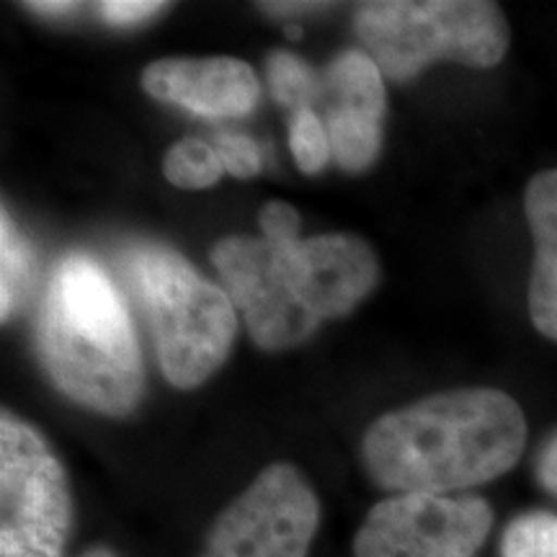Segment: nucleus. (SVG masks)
Instances as JSON below:
<instances>
[{
	"label": "nucleus",
	"instance_id": "nucleus-6",
	"mask_svg": "<svg viewBox=\"0 0 557 557\" xmlns=\"http://www.w3.org/2000/svg\"><path fill=\"white\" fill-rule=\"evenodd\" d=\"M320 500L308 478L274 462L214 519L199 557H308Z\"/></svg>",
	"mask_w": 557,
	"mask_h": 557
},
{
	"label": "nucleus",
	"instance_id": "nucleus-12",
	"mask_svg": "<svg viewBox=\"0 0 557 557\" xmlns=\"http://www.w3.org/2000/svg\"><path fill=\"white\" fill-rule=\"evenodd\" d=\"M524 212L534 238L529 315L542 336L557 341V169L529 181Z\"/></svg>",
	"mask_w": 557,
	"mask_h": 557
},
{
	"label": "nucleus",
	"instance_id": "nucleus-1",
	"mask_svg": "<svg viewBox=\"0 0 557 557\" xmlns=\"http://www.w3.org/2000/svg\"><path fill=\"white\" fill-rule=\"evenodd\" d=\"M527 418L511 395L459 387L389 410L361 438L369 480L393 496H459L517 468Z\"/></svg>",
	"mask_w": 557,
	"mask_h": 557
},
{
	"label": "nucleus",
	"instance_id": "nucleus-17",
	"mask_svg": "<svg viewBox=\"0 0 557 557\" xmlns=\"http://www.w3.org/2000/svg\"><path fill=\"white\" fill-rule=\"evenodd\" d=\"M289 150L295 156L299 171L308 173V176H315L329 165V160L333 158V145L323 116L315 109L295 111L289 122Z\"/></svg>",
	"mask_w": 557,
	"mask_h": 557
},
{
	"label": "nucleus",
	"instance_id": "nucleus-16",
	"mask_svg": "<svg viewBox=\"0 0 557 557\" xmlns=\"http://www.w3.org/2000/svg\"><path fill=\"white\" fill-rule=\"evenodd\" d=\"M500 557H557V513L529 511L506 527Z\"/></svg>",
	"mask_w": 557,
	"mask_h": 557
},
{
	"label": "nucleus",
	"instance_id": "nucleus-9",
	"mask_svg": "<svg viewBox=\"0 0 557 557\" xmlns=\"http://www.w3.org/2000/svg\"><path fill=\"white\" fill-rule=\"evenodd\" d=\"M274 248L292 289L318 320L348 315L380 282L377 256L357 235H315Z\"/></svg>",
	"mask_w": 557,
	"mask_h": 557
},
{
	"label": "nucleus",
	"instance_id": "nucleus-18",
	"mask_svg": "<svg viewBox=\"0 0 557 557\" xmlns=\"http://www.w3.org/2000/svg\"><path fill=\"white\" fill-rule=\"evenodd\" d=\"M214 148H218L222 165H225V173H230V176L235 178L259 176L263 158H261L259 143H256L253 137L240 135V132H222Z\"/></svg>",
	"mask_w": 557,
	"mask_h": 557
},
{
	"label": "nucleus",
	"instance_id": "nucleus-13",
	"mask_svg": "<svg viewBox=\"0 0 557 557\" xmlns=\"http://www.w3.org/2000/svg\"><path fill=\"white\" fill-rule=\"evenodd\" d=\"M37 259L9 209L0 214V318L9 320L29 299Z\"/></svg>",
	"mask_w": 557,
	"mask_h": 557
},
{
	"label": "nucleus",
	"instance_id": "nucleus-23",
	"mask_svg": "<svg viewBox=\"0 0 557 557\" xmlns=\"http://www.w3.org/2000/svg\"><path fill=\"white\" fill-rule=\"evenodd\" d=\"M81 557H116V555L111 553L109 547H94V549H88V553H83Z\"/></svg>",
	"mask_w": 557,
	"mask_h": 557
},
{
	"label": "nucleus",
	"instance_id": "nucleus-20",
	"mask_svg": "<svg viewBox=\"0 0 557 557\" xmlns=\"http://www.w3.org/2000/svg\"><path fill=\"white\" fill-rule=\"evenodd\" d=\"M165 9H169V3H152V0H107V3L96 5L101 18L116 26L143 24V21L158 16Z\"/></svg>",
	"mask_w": 557,
	"mask_h": 557
},
{
	"label": "nucleus",
	"instance_id": "nucleus-7",
	"mask_svg": "<svg viewBox=\"0 0 557 557\" xmlns=\"http://www.w3.org/2000/svg\"><path fill=\"white\" fill-rule=\"evenodd\" d=\"M491 527L493 508L480 496H389L361 521L354 557H475Z\"/></svg>",
	"mask_w": 557,
	"mask_h": 557
},
{
	"label": "nucleus",
	"instance_id": "nucleus-14",
	"mask_svg": "<svg viewBox=\"0 0 557 557\" xmlns=\"http://www.w3.org/2000/svg\"><path fill=\"white\" fill-rule=\"evenodd\" d=\"M163 173L178 189H209L225 176V165L214 145L197 137H184L165 152Z\"/></svg>",
	"mask_w": 557,
	"mask_h": 557
},
{
	"label": "nucleus",
	"instance_id": "nucleus-11",
	"mask_svg": "<svg viewBox=\"0 0 557 557\" xmlns=\"http://www.w3.org/2000/svg\"><path fill=\"white\" fill-rule=\"evenodd\" d=\"M145 94L205 120H238L259 103L253 67L238 58H165L145 67Z\"/></svg>",
	"mask_w": 557,
	"mask_h": 557
},
{
	"label": "nucleus",
	"instance_id": "nucleus-2",
	"mask_svg": "<svg viewBox=\"0 0 557 557\" xmlns=\"http://www.w3.org/2000/svg\"><path fill=\"white\" fill-rule=\"evenodd\" d=\"M37 354L54 387L103 416H129L145 389V367L129 310L107 271L70 253L47 282Z\"/></svg>",
	"mask_w": 557,
	"mask_h": 557
},
{
	"label": "nucleus",
	"instance_id": "nucleus-5",
	"mask_svg": "<svg viewBox=\"0 0 557 557\" xmlns=\"http://www.w3.org/2000/svg\"><path fill=\"white\" fill-rule=\"evenodd\" d=\"M73 529L67 472L32 423L0 416V557H62Z\"/></svg>",
	"mask_w": 557,
	"mask_h": 557
},
{
	"label": "nucleus",
	"instance_id": "nucleus-3",
	"mask_svg": "<svg viewBox=\"0 0 557 557\" xmlns=\"http://www.w3.org/2000/svg\"><path fill=\"white\" fill-rule=\"evenodd\" d=\"M132 278L148 312L160 372L178 389H194L225 364L238 315L230 295L163 246L139 248Z\"/></svg>",
	"mask_w": 557,
	"mask_h": 557
},
{
	"label": "nucleus",
	"instance_id": "nucleus-8",
	"mask_svg": "<svg viewBox=\"0 0 557 557\" xmlns=\"http://www.w3.org/2000/svg\"><path fill=\"white\" fill-rule=\"evenodd\" d=\"M212 263L235 310L246 320L250 338L263 351L295 348L318 331L320 320L292 289L276 248L267 238H222L212 248Z\"/></svg>",
	"mask_w": 557,
	"mask_h": 557
},
{
	"label": "nucleus",
	"instance_id": "nucleus-10",
	"mask_svg": "<svg viewBox=\"0 0 557 557\" xmlns=\"http://www.w3.org/2000/svg\"><path fill=\"white\" fill-rule=\"evenodd\" d=\"M325 90V129L333 160L344 171H367L380 156L385 120V83L369 52L348 50L331 62L320 81Z\"/></svg>",
	"mask_w": 557,
	"mask_h": 557
},
{
	"label": "nucleus",
	"instance_id": "nucleus-19",
	"mask_svg": "<svg viewBox=\"0 0 557 557\" xmlns=\"http://www.w3.org/2000/svg\"><path fill=\"white\" fill-rule=\"evenodd\" d=\"M259 225L263 238H267L271 246H287V243L299 240V212L287 201H269L263 205L259 212Z\"/></svg>",
	"mask_w": 557,
	"mask_h": 557
},
{
	"label": "nucleus",
	"instance_id": "nucleus-15",
	"mask_svg": "<svg viewBox=\"0 0 557 557\" xmlns=\"http://www.w3.org/2000/svg\"><path fill=\"white\" fill-rule=\"evenodd\" d=\"M269 86L274 99L289 109H312L320 94V78L308 62L292 52H274L267 62Z\"/></svg>",
	"mask_w": 557,
	"mask_h": 557
},
{
	"label": "nucleus",
	"instance_id": "nucleus-22",
	"mask_svg": "<svg viewBox=\"0 0 557 557\" xmlns=\"http://www.w3.org/2000/svg\"><path fill=\"white\" fill-rule=\"evenodd\" d=\"M26 9L39 13V16H73L78 11V3H26Z\"/></svg>",
	"mask_w": 557,
	"mask_h": 557
},
{
	"label": "nucleus",
	"instance_id": "nucleus-21",
	"mask_svg": "<svg viewBox=\"0 0 557 557\" xmlns=\"http://www.w3.org/2000/svg\"><path fill=\"white\" fill-rule=\"evenodd\" d=\"M537 478L545 491L557 496V431L547 438L537 457Z\"/></svg>",
	"mask_w": 557,
	"mask_h": 557
},
{
	"label": "nucleus",
	"instance_id": "nucleus-4",
	"mask_svg": "<svg viewBox=\"0 0 557 557\" xmlns=\"http://www.w3.org/2000/svg\"><path fill=\"white\" fill-rule=\"evenodd\" d=\"M354 24L364 52L398 83L438 60L493 67L508 50L504 11L487 0H372Z\"/></svg>",
	"mask_w": 557,
	"mask_h": 557
}]
</instances>
